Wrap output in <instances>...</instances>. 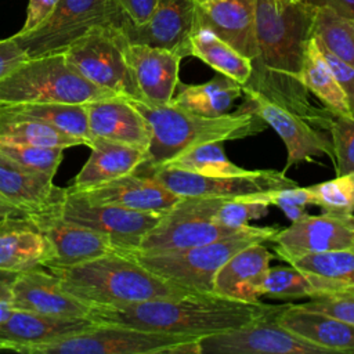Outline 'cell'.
<instances>
[{"mask_svg": "<svg viewBox=\"0 0 354 354\" xmlns=\"http://www.w3.org/2000/svg\"><path fill=\"white\" fill-rule=\"evenodd\" d=\"M317 11L304 1L282 4L277 0H256L257 54L252 59V75L243 86L286 106L317 129L329 131L335 115L314 105L300 82Z\"/></svg>", "mask_w": 354, "mask_h": 354, "instance_id": "1", "label": "cell"}, {"mask_svg": "<svg viewBox=\"0 0 354 354\" xmlns=\"http://www.w3.org/2000/svg\"><path fill=\"white\" fill-rule=\"evenodd\" d=\"M285 306L267 304L260 300H234L213 292H195L178 297L97 306L91 307L88 318L95 324L202 337L277 315Z\"/></svg>", "mask_w": 354, "mask_h": 354, "instance_id": "2", "label": "cell"}, {"mask_svg": "<svg viewBox=\"0 0 354 354\" xmlns=\"http://www.w3.org/2000/svg\"><path fill=\"white\" fill-rule=\"evenodd\" d=\"M145 118L151 138L147 156L136 171H147L166 163L184 149L212 141L246 138L263 131L267 124L256 113L241 105L238 111L207 118L169 104H151L129 98Z\"/></svg>", "mask_w": 354, "mask_h": 354, "instance_id": "3", "label": "cell"}, {"mask_svg": "<svg viewBox=\"0 0 354 354\" xmlns=\"http://www.w3.org/2000/svg\"><path fill=\"white\" fill-rule=\"evenodd\" d=\"M47 270L59 278L66 292L91 307L195 293L160 278L134 256L119 250L71 267Z\"/></svg>", "mask_w": 354, "mask_h": 354, "instance_id": "4", "label": "cell"}, {"mask_svg": "<svg viewBox=\"0 0 354 354\" xmlns=\"http://www.w3.org/2000/svg\"><path fill=\"white\" fill-rule=\"evenodd\" d=\"M118 95L79 75L62 53L28 58L0 80V105L29 102L87 104Z\"/></svg>", "mask_w": 354, "mask_h": 354, "instance_id": "5", "label": "cell"}, {"mask_svg": "<svg viewBox=\"0 0 354 354\" xmlns=\"http://www.w3.org/2000/svg\"><path fill=\"white\" fill-rule=\"evenodd\" d=\"M278 230L277 227L252 225L246 232L205 245L155 253H127L166 281L195 292L212 293L217 271L232 254L250 243L270 241Z\"/></svg>", "mask_w": 354, "mask_h": 354, "instance_id": "6", "label": "cell"}, {"mask_svg": "<svg viewBox=\"0 0 354 354\" xmlns=\"http://www.w3.org/2000/svg\"><path fill=\"white\" fill-rule=\"evenodd\" d=\"M127 43L122 26H95L71 43L62 54L66 62L93 84L126 98L141 100L126 59Z\"/></svg>", "mask_w": 354, "mask_h": 354, "instance_id": "7", "label": "cell"}, {"mask_svg": "<svg viewBox=\"0 0 354 354\" xmlns=\"http://www.w3.org/2000/svg\"><path fill=\"white\" fill-rule=\"evenodd\" d=\"M127 15L115 0H61L50 17L33 30L12 37L29 58L64 53L95 26H122Z\"/></svg>", "mask_w": 354, "mask_h": 354, "instance_id": "8", "label": "cell"}, {"mask_svg": "<svg viewBox=\"0 0 354 354\" xmlns=\"http://www.w3.org/2000/svg\"><path fill=\"white\" fill-rule=\"evenodd\" d=\"M198 336L95 324L91 328L46 344L24 348L26 354H174L178 344Z\"/></svg>", "mask_w": 354, "mask_h": 354, "instance_id": "9", "label": "cell"}, {"mask_svg": "<svg viewBox=\"0 0 354 354\" xmlns=\"http://www.w3.org/2000/svg\"><path fill=\"white\" fill-rule=\"evenodd\" d=\"M166 212H142L116 205L90 203L68 189L58 206V214L64 220L106 235L119 252L137 250L144 236Z\"/></svg>", "mask_w": 354, "mask_h": 354, "instance_id": "10", "label": "cell"}, {"mask_svg": "<svg viewBox=\"0 0 354 354\" xmlns=\"http://www.w3.org/2000/svg\"><path fill=\"white\" fill-rule=\"evenodd\" d=\"M153 177L178 196H246L292 188L297 183L278 170H246L235 176H202L169 166L138 171Z\"/></svg>", "mask_w": 354, "mask_h": 354, "instance_id": "11", "label": "cell"}, {"mask_svg": "<svg viewBox=\"0 0 354 354\" xmlns=\"http://www.w3.org/2000/svg\"><path fill=\"white\" fill-rule=\"evenodd\" d=\"M277 315L202 336L198 342L199 354H332L281 325Z\"/></svg>", "mask_w": 354, "mask_h": 354, "instance_id": "12", "label": "cell"}, {"mask_svg": "<svg viewBox=\"0 0 354 354\" xmlns=\"http://www.w3.org/2000/svg\"><path fill=\"white\" fill-rule=\"evenodd\" d=\"M270 242L277 256L288 264L307 254L354 249V213H307L279 228Z\"/></svg>", "mask_w": 354, "mask_h": 354, "instance_id": "13", "label": "cell"}, {"mask_svg": "<svg viewBox=\"0 0 354 354\" xmlns=\"http://www.w3.org/2000/svg\"><path fill=\"white\" fill-rule=\"evenodd\" d=\"M242 105L271 126L283 141L288 153L283 173L299 162H311L324 155L335 162L332 140L322 130L259 91L242 86Z\"/></svg>", "mask_w": 354, "mask_h": 354, "instance_id": "14", "label": "cell"}, {"mask_svg": "<svg viewBox=\"0 0 354 354\" xmlns=\"http://www.w3.org/2000/svg\"><path fill=\"white\" fill-rule=\"evenodd\" d=\"M252 225L227 227L194 210L184 196L170 207L159 223L144 236L134 252L155 253L205 245L246 232Z\"/></svg>", "mask_w": 354, "mask_h": 354, "instance_id": "15", "label": "cell"}, {"mask_svg": "<svg viewBox=\"0 0 354 354\" xmlns=\"http://www.w3.org/2000/svg\"><path fill=\"white\" fill-rule=\"evenodd\" d=\"M196 6L198 0H160L145 22L136 25L126 18L122 30L129 43L189 57L191 37L198 29Z\"/></svg>", "mask_w": 354, "mask_h": 354, "instance_id": "16", "label": "cell"}, {"mask_svg": "<svg viewBox=\"0 0 354 354\" xmlns=\"http://www.w3.org/2000/svg\"><path fill=\"white\" fill-rule=\"evenodd\" d=\"M10 304L15 310L61 318H88L91 306L66 292L57 275L46 267L17 272Z\"/></svg>", "mask_w": 354, "mask_h": 354, "instance_id": "17", "label": "cell"}, {"mask_svg": "<svg viewBox=\"0 0 354 354\" xmlns=\"http://www.w3.org/2000/svg\"><path fill=\"white\" fill-rule=\"evenodd\" d=\"M58 206L44 213L29 214L54 248V257L46 268L71 267L118 250L106 235L64 220L58 214Z\"/></svg>", "mask_w": 354, "mask_h": 354, "instance_id": "18", "label": "cell"}, {"mask_svg": "<svg viewBox=\"0 0 354 354\" xmlns=\"http://www.w3.org/2000/svg\"><path fill=\"white\" fill-rule=\"evenodd\" d=\"M72 194L90 203L116 205L142 212H166L181 198L153 177L138 171H133L98 187Z\"/></svg>", "mask_w": 354, "mask_h": 354, "instance_id": "19", "label": "cell"}, {"mask_svg": "<svg viewBox=\"0 0 354 354\" xmlns=\"http://www.w3.org/2000/svg\"><path fill=\"white\" fill-rule=\"evenodd\" d=\"M198 28H206L253 59L256 46V0H198Z\"/></svg>", "mask_w": 354, "mask_h": 354, "instance_id": "20", "label": "cell"}, {"mask_svg": "<svg viewBox=\"0 0 354 354\" xmlns=\"http://www.w3.org/2000/svg\"><path fill=\"white\" fill-rule=\"evenodd\" d=\"M124 53L141 101L169 104L178 84L183 57L170 50L134 43H127Z\"/></svg>", "mask_w": 354, "mask_h": 354, "instance_id": "21", "label": "cell"}, {"mask_svg": "<svg viewBox=\"0 0 354 354\" xmlns=\"http://www.w3.org/2000/svg\"><path fill=\"white\" fill-rule=\"evenodd\" d=\"M84 105L91 138L101 137L147 151L151 138L149 126L129 98L112 95Z\"/></svg>", "mask_w": 354, "mask_h": 354, "instance_id": "22", "label": "cell"}, {"mask_svg": "<svg viewBox=\"0 0 354 354\" xmlns=\"http://www.w3.org/2000/svg\"><path fill=\"white\" fill-rule=\"evenodd\" d=\"M271 259L272 254L263 242L242 248L217 271L213 281V293L234 300L259 301Z\"/></svg>", "mask_w": 354, "mask_h": 354, "instance_id": "23", "label": "cell"}, {"mask_svg": "<svg viewBox=\"0 0 354 354\" xmlns=\"http://www.w3.org/2000/svg\"><path fill=\"white\" fill-rule=\"evenodd\" d=\"M54 257V248L30 216L0 220V270L22 272L44 267Z\"/></svg>", "mask_w": 354, "mask_h": 354, "instance_id": "24", "label": "cell"}, {"mask_svg": "<svg viewBox=\"0 0 354 354\" xmlns=\"http://www.w3.org/2000/svg\"><path fill=\"white\" fill-rule=\"evenodd\" d=\"M65 194L66 188L54 185L51 177L26 170L0 153V199L35 214L57 207Z\"/></svg>", "mask_w": 354, "mask_h": 354, "instance_id": "25", "label": "cell"}, {"mask_svg": "<svg viewBox=\"0 0 354 354\" xmlns=\"http://www.w3.org/2000/svg\"><path fill=\"white\" fill-rule=\"evenodd\" d=\"M93 325L95 322L90 318H61L14 308L7 319L0 322V340L12 351L21 353L32 346L80 333Z\"/></svg>", "mask_w": 354, "mask_h": 354, "instance_id": "26", "label": "cell"}, {"mask_svg": "<svg viewBox=\"0 0 354 354\" xmlns=\"http://www.w3.org/2000/svg\"><path fill=\"white\" fill-rule=\"evenodd\" d=\"M91 153L73 177L68 191L77 192L98 187L111 180L136 171L144 163L147 151L129 144L94 137L88 147Z\"/></svg>", "mask_w": 354, "mask_h": 354, "instance_id": "27", "label": "cell"}, {"mask_svg": "<svg viewBox=\"0 0 354 354\" xmlns=\"http://www.w3.org/2000/svg\"><path fill=\"white\" fill-rule=\"evenodd\" d=\"M277 321L299 335L333 353H354V325L301 304H286Z\"/></svg>", "mask_w": 354, "mask_h": 354, "instance_id": "28", "label": "cell"}, {"mask_svg": "<svg viewBox=\"0 0 354 354\" xmlns=\"http://www.w3.org/2000/svg\"><path fill=\"white\" fill-rule=\"evenodd\" d=\"M304 271L315 295L330 292L354 293V249L307 254L289 263Z\"/></svg>", "mask_w": 354, "mask_h": 354, "instance_id": "29", "label": "cell"}, {"mask_svg": "<svg viewBox=\"0 0 354 354\" xmlns=\"http://www.w3.org/2000/svg\"><path fill=\"white\" fill-rule=\"evenodd\" d=\"M241 95L242 84L220 73L206 83L184 84L170 102L194 113L216 118L227 113Z\"/></svg>", "mask_w": 354, "mask_h": 354, "instance_id": "30", "label": "cell"}, {"mask_svg": "<svg viewBox=\"0 0 354 354\" xmlns=\"http://www.w3.org/2000/svg\"><path fill=\"white\" fill-rule=\"evenodd\" d=\"M189 53L218 73L231 77L242 86L252 75V59L242 55L206 28H198L195 30L191 37Z\"/></svg>", "mask_w": 354, "mask_h": 354, "instance_id": "31", "label": "cell"}, {"mask_svg": "<svg viewBox=\"0 0 354 354\" xmlns=\"http://www.w3.org/2000/svg\"><path fill=\"white\" fill-rule=\"evenodd\" d=\"M0 112L21 115L43 120L53 127L79 138L86 147L91 145V136L88 131L87 111L84 104H65V102H29L0 105Z\"/></svg>", "mask_w": 354, "mask_h": 354, "instance_id": "32", "label": "cell"}, {"mask_svg": "<svg viewBox=\"0 0 354 354\" xmlns=\"http://www.w3.org/2000/svg\"><path fill=\"white\" fill-rule=\"evenodd\" d=\"M300 82L307 91L313 93L333 115H346L350 112L343 90L336 82L328 62L314 39H310L303 59Z\"/></svg>", "mask_w": 354, "mask_h": 354, "instance_id": "33", "label": "cell"}, {"mask_svg": "<svg viewBox=\"0 0 354 354\" xmlns=\"http://www.w3.org/2000/svg\"><path fill=\"white\" fill-rule=\"evenodd\" d=\"M0 137L47 148L66 149L84 145L82 140L65 134L43 120L3 112H0Z\"/></svg>", "mask_w": 354, "mask_h": 354, "instance_id": "34", "label": "cell"}, {"mask_svg": "<svg viewBox=\"0 0 354 354\" xmlns=\"http://www.w3.org/2000/svg\"><path fill=\"white\" fill-rule=\"evenodd\" d=\"M160 166H169L202 176H235L248 170L230 160L221 141L189 147Z\"/></svg>", "mask_w": 354, "mask_h": 354, "instance_id": "35", "label": "cell"}, {"mask_svg": "<svg viewBox=\"0 0 354 354\" xmlns=\"http://www.w3.org/2000/svg\"><path fill=\"white\" fill-rule=\"evenodd\" d=\"M313 36L336 57L354 66V18L318 8Z\"/></svg>", "mask_w": 354, "mask_h": 354, "instance_id": "36", "label": "cell"}, {"mask_svg": "<svg viewBox=\"0 0 354 354\" xmlns=\"http://www.w3.org/2000/svg\"><path fill=\"white\" fill-rule=\"evenodd\" d=\"M0 153L26 170L43 173L51 178L64 158L62 148L36 147L4 137H0Z\"/></svg>", "mask_w": 354, "mask_h": 354, "instance_id": "37", "label": "cell"}, {"mask_svg": "<svg viewBox=\"0 0 354 354\" xmlns=\"http://www.w3.org/2000/svg\"><path fill=\"white\" fill-rule=\"evenodd\" d=\"M315 288L308 275L295 266L268 268L261 285V296L295 300L315 296Z\"/></svg>", "mask_w": 354, "mask_h": 354, "instance_id": "38", "label": "cell"}, {"mask_svg": "<svg viewBox=\"0 0 354 354\" xmlns=\"http://www.w3.org/2000/svg\"><path fill=\"white\" fill-rule=\"evenodd\" d=\"M311 205L328 213H354V173L307 187Z\"/></svg>", "mask_w": 354, "mask_h": 354, "instance_id": "39", "label": "cell"}, {"mask_svg": "<svg viewBox=\"0 0 354 354\" xmlns=\"http://www.w3.org/2000/svg\"><path fill=\"white\" fill-rule=\"evenodd\" d=\"M336 176L354 173V112L335 115L329 126Z\"/></svg>", "mask_w": 354, "mask_h": 354, "instance_id": "40", "label": "cell"}, {"mask_svg": "<svg viewBox=\"0 0 354 354\" xmlns=\"http://www.w3.org/2000/svg\"><path fill=\"white\" fill-rule=\"evenodd\" d=\"M254 199L267 203L268 206L279 207L290 221H296L306 216L308 212L306 207L311 205L310 194L307 187H292L263 194H254Z\"/></svg>", "mask_w": 354, "mask_h": 354, "instance_id": "41", "label": "cell"}, {"mask_svg": "<svg viewBox=\"0 0 354 354\" xmlns=\"http://www.w3.org/2000/svg\"><path fill=\"white\" fill-rule=\"evenodd\" d=\"M308 299V301L301 303L303 307L332 315L354 325V293L330 292L315 295Z\"/></svg>", "mask_w": 354, "mask_h": 354, "instance_id": "42", "label": "cell"}, {"mask_svg": "<svg viewBox=\"0 0 354 354\" xmlns=\"http://www.w3.org/2000/svg\"><path fill=\"white\" fill-rule=\"evenodd\" d=\"M315 41H317L319 51L322 53L325 61L328 62L336 82L339 83L340 88L344 93L350 112H354V66L348 65L347 62H344L343 59L336 57L325 46H322L317 39H315Z\"/></svg>", "mask_w": 354, "mask_h": 354, "instance_id": "43", "label": "cell"}, {"mask_svg": "<svg viewBox=\"0 0 354 354\" xmlns=\"http://www.w3.org/2000/svg\"><path fill=\"white\" fill-rule=\"evenodd\" d=\"M28 54L11 36L0 40V80L28 59Z\"/></svg>", "mask_w": 354, "mask_h": 354, "instance_id": "44", "label": "cell"}, {"mask_svg": "<svg viewBox=\"0 0 354 354\" xmlns=\"http://www.w3.org/2000/svg\"><path fill=\"white\" fill-rule=\"evenodd\" d=\"M59 1L61 0H29L25 24L17 33L24 35L37 28L43 21L50 17V14L54 11Z\"/></svg>", "mask_w": 354, "mask_h": 354, "instance_id": "45", "label": "cell"}, {"mask_svg": "<svg viewBox=\"0 0 354 354\" xmlns=\"http://www.w3.org/2000/svg\"><path fill=\"white\" fill-rule=\"evenodd\" d=\"M159 1L160 0H115L127 18L136 25L145 22Z\"/></svg>", "mask_w": 354, "mask_h": 354, "instance_id": "46", "label": "cell"}, {"mask_svg": "<svg viewBox=\"0 0 354 354\" xmlns=\"http://www.w3.org/2000/svg\"><path fill=\"white\" fill-rule=\"evenodd\" d=\"M315 8H326L340 17L354 18V0H303Z\"/></svg>", "mask_w": 354, "mask_h": 354, "instance_id": "47", "label": "cell"}, {"mask_svg": "<svg viewBox=\"0 0 354 354\" xmlns=\"http://www.w3.org/2000/svg\"><path fill=\"white\" fill-rule=\"evenodd\" d=\"M17 272L0 270V300H10L11 297V283Z\"/></svg>", "mask_w": 354, "mask_h": 354, "instance_id": "48", "label": "cell"}, {"mask_svg": "<svg viewBox=\"0 0 354 354\" xmlns=\"http://www.w3.org/2000/svg\"><path fill=\"white\" fill-rule=\"evenodd\" d=\"M29 216L26 212L21 210L19 207L0 199V220L7 218V217H25Z\"/></svg>", "mask_w": 354, "mask_h": 354, "instance_id": "49", "label": "cell"}, {"mask_svg": "<svg viewBox=\"0 0 354 354\" xmlns=\"http://www.w3.org/2000/svg\"><path fill=\"white\" fill-rule=\"evenodd\" d=\"M14 308L10 304V300H0V322L7 319V317L11 314Z\"/></svg>", "mask_w": 354, "mask_h": 354, "instance_id": "50", "label": "cell"}, {"mask_svg": "<svg viewBox=\"0 0 354 354\" xmlns=\"http://www.w3.org/2000/svg\"><path fill=\"white\" fill-rule=\"evenodd\" d=\"M277 1H279L282 4H293V3H300L303 0H277Z\"/></svg>", "mask_w": 354, "mask_h": 354, "instance_id": "51", "label": "cell"}, {"mask_svg": "<svg viewBox=\"0 0 354 354\" xmlns=\"http://www.w3.org/2000/svg\"><path fill=\"white\" fill-rule=\"evenodd\" d=\"M0 350H11V348H10V346L6 342L0 340Z\"/></svg>", "mask_w": 354, "mask_h": 354, "instance_id": "52", "label": "cell"}]
</instances>
